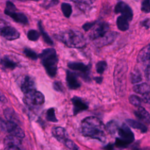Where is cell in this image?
<instances>
[{"label": "cell", "mask_w": 150, "mask_h": 150, "mask_svg": "<svg viewBox=\"0 0 150 150\" xmlns=\"http://www.w3.org/2000/svg\"><path fill=\"white\" fill-rule=\"evenodd\" d=\"M21 88L24 94L35 90V83L33 79L29 76H25L22 81Z\"/></svg>", "instance_id": "15"}, {"label": "cell", "mask_w": 150, "mask_h": 150, "mask_svg": "<svg viewBox=\"0 0 150 150\" xmlns=\"http://www.w3.org/2000/svg\"><path fill=\"white\" fill-rule=\"evenodd\" d=\"M2 127L7 131V132H9L11 135L15 136L21 139L24 138L25 137V132L23 130L19 127L17 124L10 121L5 122H3Z\"/></svg>", "instance_id": "7"}, {"label": "cell", "mask_w": 150, "mask_h": 150, "mask_svg": "<svg viewBox=\"0 0 150 150\" xmlns=\"http://www.w3.org/2000/svg\"><path fill=\"white\" fill-rule=\"evenodd\" d=\"M38 26H39V30L41 32V34L42 35L43 39L44 40V41L47 43L49 45H52L53 44V42L52 40V39L50 38V36L48 35V34L45 31V30L43 29V28L42 26V25L41 23V22H39L38 23Z\"/></svg>", "instance_id": "27"}, {"label": "cell", "mask_w": 150, "mask_h": 150, "mask_svg": "<svg viewBox=\"0 0 150 150\" xmlns=\"http://www.w3.org/2000/svg\"><path fill=\"white\" fill-rule=\"evenodd\" d=\"M4 115L8 121L14 122L15 124H17L18 121H19L16 114L14 110L11 108H6L5 110H4Z\"/></svg>", "instance_id": "25"}, {"label": "cell", "mask_w": 150, "mask_h": 150, "mask_svg": "<svg viewBox=\"0 0 150 150\" xmlns=\"http://www.w3.org/2000/svg\"><path fill=\"white\" fill-rule=\"evenodd\" d=\"M96 67L97 72L98 73L103 74L104 71L106 70L107 67V64L105 61H100L97 63Z\"/></svg>", "instance_id": "33"}, {"label": "cell", "mask_w": 150, "mask_h": 150, "mask_svg": "<svg viewBox=\"0 0 150 150\" xmlns=\"http://www.w3.org/2000/svg\"><path fill=\"white\" fill-rule=\"evenodd\" d=\"M5 150H21L19 148V146H9L6 147Z\"/></svg>", "instance_id": "44"}, {"label": "cell", "mask_w": 150, "mask_h": 150, "mask_svg": "<svg viewBox=\"0 0 150 150\" xmlns=\"http://www.w3.org/2000/svg\"><path fill=\"white\" fill-rule=\"evenodd\" d=\"M94 80L96 81L97 83H101L102 81V77H97L96 78H94Z\"/></svg>", "instance_id": "47"}, {"label": "cell", "mask_w": 150, "mask_h": 150, "mask_svg": "<svg viewBox=\"0 0 150 150\" xmlns=\"http://www.w3.org/2000/svg\"><path fill=\"white\" fill-rule=\"evenodd\" d=\"M53 137L59 141L64 143V142L68 139V134L66 129L61 127H56L53 128L52 131Z\"/></svg>", "instance_id": "16"}, {"label": "cell", "mask_w": 150, "mask_h": 150, "mask_svg": "<svg viewBox=\"0 0 150 150\" xmlns=\"http://www.w3.org/2000/svg\"><path fill=\"white\" fill-rule=\"evenodd\" d=\"M53 88L57 91H59V92H63L64 90V87L63 84H62V83H60V81H54L53 83Z\"/></svg>", "instance_id": "38"}, {"label": "cell", "mask_w": 150, "mask_h": 150, "mask_svg": "<svg viewBox=\"0 0 150 150\" xmlns=\"http://www.w3.org/2000/svg\"><path fill=\"white\" fill-rule=\"evenodd\" d=\"M2 66L6 69H14L17 66V63L9 56L4 57L1 60Z\"/></svg>", "instance_id": "22"}, {"label": "cell", "mask_w": 150, "mask_h": 150, "mask_svg": "<svg viewBox=\"0 0 150 150\" xmlns=\"http://www.w3.org/2000/svg\"><path fill=\"white\" fill-rule=\"evenodd\" d=\"M1 35L8 40H15L19 38L20 34L18 31L11 26H6L0 31Z\"/></svg>", "instance_id": "12"}, {"label": "cell", "mask_w": 150, "mask_h": 150, "mask_svg": "<svg viewBox=\"0 0 150 150\" xmlns=\"http://www.w3.org/2000/svg\"><path fill=\"white\" fill-rule=\"evenodd\" d=\"M108 29L109 25L107 22H101L93 29L89 35V38L93 40L97 39L108 32Z\"/></svg>", "instance_id": "9"}, {"label": "cell", "mask_w": 150, "mask_h": 150, "mask_svg": "<svg viewBox=\"0 0 150 150\" xmlns=\"http://www.w3.org/2000/svg\"><path fill=\"white\" fill-rule=\"evenodd\" d=\"M6 26H7L6 22L3 20L0 19V31L5 28Z\"/></svg>", "instance_id": "42"}, {"label": "cell", "mask_w": 150, "mask_h": 150, "mask_svg": "<svg viewBox=\"0 0 150 150\" xmlns=\"http://www.w3.org/2000/svg\"><path fill=\"white\" fill-rule=\"evenodd\" d=\"M127 123L131 127L140 130L142 132H146L148 130L147 127L142 123L131 119H127L126 120Z\"/></svg>", "instance_id": "24"}, {"label": "cell", "mask_w": 150, "mask_h": 150, "mask_svg": "<svg viewBox=\"0 0 150 150\" xmlns=\"http://www.w3.org/2000/svg\"><path fill=\"white\" fill-rule=\"evenodd\" d=\"M129 19L124 16L121 15L117 19V26L121 31H125L129 28Z\"/></svg>", "instance_id": "21"}, {"label": "cell", "mask_w": 150, "mask_h": 150, "mask_svg": "<svg viewBox=\"0 0 150 150\" xmlns=\"http://www.w3.org/2000/svg\"><path fill=\"white\" fill-rule=\"evenodd\" d=\"M128 70L127 63L120 60L116 64L114 73V81L115 91L118 95L124 94L126 89V75Z\"/></svg>", "instance_id": "4"}, {"label": "cell", "mask_w": 150, "mask_h": 150, "mask_svg": "<svg viewBox=\"0 0 150 150\" xmlns=\"http://www.w3.org/2000/svg\"><path fill=\"white\" fill-rule=\"evenodd\" d=\"M73 105V113L76 115L88 108V104L82 98L78 97H74L71 99Z\"/></svg>", "instance_id": "14"}, {"label": "cell", "mask_w": 150, "mask_h": 150, "mask_svg": "<svg viewBox=\"0 0 150 150\" xmlns=\"http://www.w3.org/2000/svg\"><path fill=\"white\" fill-rule=\"evenodd\" d=\"M67 66L73 70L80 71L82 77L86 81L89 80L90 65H86L80 62H69Z\"/></svg>", "instance_id": "8"}, {"label": "cell", "mask_w": 150, "mask_h": 150, "mask_svg": "<svg viewBox=\"0 0 150 150\" xmlns=\"http://www.w3.org/2000/svg\"><path fill=\"white\" fill-rule=\"evenodd\" d=\"M7 15L9 16L16 22L22 24L28 23V19L26 15L22 12H16V10L9 13Z\"/></svg>", "instance_id": "18"}, {"label": "cell", "mask_w": 150, "mask_h": 150, "mask_svg": "<svg viewBox=\"0 0 150 150\" xmlns=\"http://www.w3.org/2000/svg\"><path fill=\"white\" fill-rule=\"evenodd\" d=\"M81 132L84 136L104 142L106 139L105 126L96 117H88L81 121Z\"/></svg>", "instance_id": "1"}, {"label": "cell", "mask_w": 150, "mask_h": 150, "mask_svg": "<svg viewBox=\"0 0 150 150\" xmlns=\"http://www.w3.org/2000/svg\"><path fill=\"white\" fill-rule=\"evenodd\" d=\"M142 101V99L136 95H131L129 97V103L136 107H140Z\"/></svg>", "instance_id": "31"}, {"label": "cell", "mask_w": 150, "mask_h": 150, "mask_svg": "<svg viewBox=\"0 0 150 150\" xmlns=\"http://www.w3.org/2000/svg\"><path fill=\"white\" fill-rule=\"evenodd\" d=\"M114 11L115 13H120L121 14V15L125 16L127 18L129 21H131L133 17V12L131 9V8L129 7V6L125 2H118L114 9Z\"/></svg>", "instance_id": "11"}, {"label": "cell", "mask_w": 150, "mask_h": 150, "mask_svg": "<svg viewBox=\"0 0 150 150\" xmlns=\"http://www.w3.org/2000/svg\"><path fill=\"white\" fill-rule=\"evenodd\" d=\"M143 100L144 102L150 104V92L148 93V94H146L145 95H144V97H143Z\"/></svg>", "instance_id": "40"}, {"label": "cell", "mask_w": 150, "mask_h": 150, "mask_svg": "<svg viewBox=\"0 0 150 150\" xmlns=\"http://www.w3.org/2000/svg\"><path fill=\"white\" fill-rule=\"evenodd\" d=\"M96 23V22H87L85 24L83 25V29L85 31H88L90 30L92 27H93L95 24Z\"/></svg>", "instance_id": "39"}, {"label": "cell", "mask_w": 150, "mask_h": 150, "mask_svg": "<svg viewBox=\"0 0 150 150\" xmlns=\"http://www.w3.org/2000/svg\"><path fill=\"white\" fill-rule=\"evenodd\" d=\"M142 80V76L140 72L138 70L134 71L131 75V81L132 83L135 84Z\"/></svg>", "instance_id": "32"}, {"label": "cell", "mask_w": 150, "mask_h": 150, "mask_svg": "<svg viewBox=\"0 0 150 150\" xmlns=\"http://www.w3.org/2000/svg\"><path fill=\"white\" fill-rule=\"evenodd\" d=\"M133 90L137 93L145 95L150 92V85L146 83L138 84L133 87Z\"/></svg>", "instance_id": "23"}, {"label": "cell", "mask_w": 150, "mask_h": 150, "mask_svg": "<svg viewBox=\"0 0 150 150\" xmlns=\"http://www.w3.org/2000/svg\"><path fill=\"white\" fill-rule=\"evenodd\" d=\"M23 52L29 58L32 59V60H36L38 59V55L37 54L32 50L29 48H25L24 49Z\"/></svg>", "instance_id": "35"}, {"label": "cell", "mask_w": 150, "mask_h": 150, "mask_svg": "<svg viewBox=\"0 0 150 150\" xmlns=\"http://www.w3.org/2000/svg\"><path fill=\"white\" fill-rule=\"evenodd\" d=\"M21 1H27V0H21ZM32 1H38V0H32Z\"/></svg>", "instance_id": "48"}, {"label": "cell", "mask_w": 150, "mask_h": 150, "mask_svg": "<svg viewBox=\"0 0 150 150\" xmlns=\"http://www.w3.org/2000/svg\"><path fill=\"white\" fill-rule=\"evenodd\" d=\"M39 57L48 75L54 77L57 73L58 63L56 50L52 48L46 49L39 54Z\"/></svg>", "instance_id": "3"}, {"label": "cell", "mask_w": 150, "mask_h": 150, "mask_svg": "<svg viewBox=\"0 0 150 150\" xmlns=\"http://www.w3.org/2000/svg\"><path fill=\"white\" fill-rule=\"evenodd\" d=\"M119 128H120V125L118 122L114 120L109 121L105 127L106 130L111 134H114L116 131H118Z\"/></svg>", "instance_id": "26"}, {"label": "cell", "mask_w": 150, "mask_h": 150, "mask_svg": "<svg viewBox=\"0 0 150 150\" xmlns=\"http://www.w3.org/2000/svg\"><path fill=\"white\" fill-rule=\"evenodd\" d=\"M149 60H150V45L143 47L137 56V61L138 62H144Z\"/></svg>", "instance_id": "19"}, {"label": "cell", "mask_w": 150, "mask_h": 150, "mask_svg": "<svg viewBox=\"0 0 150 150\" xmlns=\"http://www.w3.org/2000/svg\"><path fill=\"white\" fill-rule=\"evenodd\" d=\"M69 150H79L77 145L71 140L67 139L63 143Z\"/></svg>", "instance_id": "34"}, {"label": "cell", "mask_w": 150, "mask_h": 150, "mask_svg": "<svg viewBox=\"0 0 150 150\" xmlns=\"http://www.w3.org/2000/svg\"><path fill=\"white\" fill-rule=\"evenodd\" d=\"M135 1H139V0H135Z\"/></svg>", "instance_id": "49"}, {"label": "cell", "mask_w": 150, "mask_h": 150, "mask_svg": "<svg viewBox=\"0 0 150 150\" xmlns=\"http://www.w3.org/2000/svg\"><path fill=\"white\" fill-rule=\"evenodd\" d=\"M24 101L28 105H40L45 102V97L41 92L33 90L25 94Z\"/></svg>", "instance_id": "6"}, {"label": "cell", "mask_w": 150, "mask_h": 150, "mask_svg": "<svg viewBox=\"0 0 150 150\" xmlns=\"http://www.w3.org/2000/svg\"><path fill=\"white\" fill-rule=\"evenodd\" d=\"M0 101L2 103H6L7 101V99L5 96H4L2 93H0Z\"/></svg>", "instance_id": "43"}, {"label": "cell", "mask_w": 150, "mask_h": 150, "mask_svg": "<svg viewBox=\"0 0 150 150\" xmlns=\"http://www.w3.org/2000/svg\"><path fill=\"white\" fill-rule=\"evenodd\" d=\"M59 0H50V2L49 4V6H53L58 3Z\"/></svg>", "instance_id": "46"}, {"label": "cell", "mask_w": 150, "mask_h": 150, "mask_svg": "<svg viewBox=\"0 0 150 150\" xmlns=\"http://www.w3.org/2000/svg\"><path fill=\"white\" fill-rule=\"evenodd\" d=\"M117 36L118 33L115 32H108L102 37L94 40V43L97 47H103L112 43Z\"/></svg>", "instance_id": "10"}, {"label": "cell", "mask_w": 150, "mask_h": 150, "mask_svg": "<svg viewBox=\"0 0 150 150\" xmlns=\"http://www.w3.org/2000/svg\"><path fill=\"white\" fill-rule=\"evenodd\" d=\"M4 144L6 147L19 146L21 144V139L13 135H8L4 139Z\"/></svg>", "instance_id": "20"}, {"label": "cell", "mask_w": 150, "mask_h": 150, "mask_svg": "<svg viewBox=\"0 0 150 150\" xmlns=\"http://www.w3.org/2000/svg\"><path fill=\"white\" fill-rule=\"evenodd\" d=\"M56 37L57 39L69 47L82 48L86 44L83 34L76 30L69 29L61 32Z\"/></svg>", "instance_id": "2"}, {"label": "cell", "mask_w": 150, "mask_h": 150, "mask_svg": "<svg viewBox=\"0 0 150 150\" xmlns=\"http://www.w3.org/2000/svg\"><path fill=\"white\" fill-rule=\"evenodd\" d=\"M61 9L65 17L69 18L70 16L72 13V8L69 4H67V3L62 4Z\"/></svg>", "instance_id": "28"}, {"label": "cell", "mask_w": 150, "mask_h": 150, "mask_svg": "<svg viewBox=\"0 0 150 150\" xmlns=\"http://www.w3.org/2000/svg\"><path fill=\"white\" fill-rule=\"evenodd\" d=\"M46 119L50 122H56L57 121V120L56 117L55 111L53 108H49L46 112Z\"/></svg>", "instance_id": "29"}, {"label": "cell", "mask_w": 150, "mask_h": 150, "mask_svg": "<svg viewBox=\"0 0 150 150\" xmlns=\"http://www.w3.org/2000/svg\"><path fill=\"white\" fill-rule=\"evenodd\" d=\"M134 114L135 116L144 123L146 124H150V114L144 107H138L134 111Z\"/></svg>", "instance_id": "17"}, {"label": "cell", "mask_w": 150, "mask_h": 150, "mask_svg": "<svg viewBox=\"0 0 150 150\" xmlns=\"http://www.w3.org/2000/svg\"><path fill=\"white\" fill-rule=\"evenodd\" d=\"M105 150H112L113 149V145L111 144H108L105 146Z\"/></svg>", "instance_id": "45"}, {"label": "cell", "mask_w": 150, "mask_h": 150, "mask_svg": "<svg viewBox=\"0 0 150 150\" xmlns=\"http://www.w3.org/2000/svg\"><path fill=\"white\" fill-rule=\"evenodd\" d=\"M145 76L146 79L150 81V65L148 66L145 71Z\"/></svg>", "instance_id": "41"}, {"label": "cell", "mask_w": 150, "mask_h": 150, "mask_svg": "<svg viewBox=\"0 0 150 150\" xmlns=\"http://www.w3.org/2000/svg\"><path fill=\"white\" fill-rule=\"evenodd\" d=\"M40 36L39 33L34 29H31L28 31L27 33V37L29 40L31 41H36Z\"/></svg>", "instance_id": "30"}, {"label": "cell", "mask_w": 150, "mask_h": 150, "mask_svg": "<svg viewBox=\"0 0 150 150\" xmlns=\"http://www.w3.org/2000/svg\"><path fill=\"white\" fill-rule=\"evenodd\" d=\"M66 81L68 87L72 90L77 89L81 86L77 74L70 70H67L66 71Z\"/></svg>", "instance_id": "13"}, {"label": "cell", "mask_w": 150, "mask_h": 150, "mask_svg": "<svg viewBox=\"0 0 150 150\" xmlns=\"http://www.w3.org/2000/svg\"><path fill=\"white\" fill-rule=\"evenodd\" d=\"M73 1L74 2L78 4L80 6H88L91 5H92L94 0H71Z\"/></svg>", "instance_id": "37"}, {"label": "cell", "mask_w": 150, "mask_h": 150, "mask_svg": "<svg viewBox=\"0 0 150 150\" xmlns=\"http://www.w3.org/2000/svg\"><path fill=\"white\" fill-rule=\"evenodd\" d=\"M141 9V11L145 13L150 12V0H143Z\"/></svg>", "instance_id": "36"}, {"label": "cell", "mask_w": 150, "mask_h": 150, "mask_svg": "<svg viewBox=\"0 0 150 150\" xmlns=\"http://www.w3.org/2000/svg\"><path fill=\"white\" fill-rule=\"evenodd\" d=\"M119 138H116L115 145L118 148H126L134 140V135L131 129L123 124L118 130Z\"/></svg>", "instance_id": "5"}]
</instances>
